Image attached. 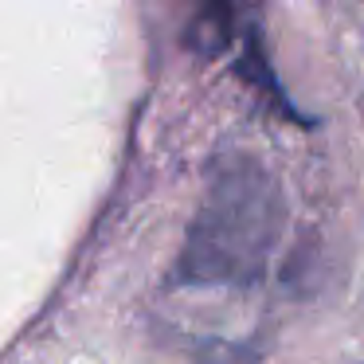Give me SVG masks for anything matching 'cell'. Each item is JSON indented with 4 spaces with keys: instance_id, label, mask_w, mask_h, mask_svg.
<instances>
[{
    "instance_id": "obj_1",
    "label": "cell",
    "mask_w": 364,
    "mask_h": 364,
    "mask_svg": "<svg viewBox=\"0 0 364 364\" xmlns=\"http://www.w3.org/2000/svg\"><path fill=\"white\" fill-rule=\"evenodd\" d=\"M286 228L278 181L251 153H220L173 267V286H255Z\"/></svg>"
},
{
    "instance_id": "obj_2",
    "label": "cell",
    "mask_w": 364,
    "mask_h": 364,
    "mask_svg": "<svg viewBox=\"0 0 364 364\" xmlns=\"http://www.w3.org/2000/svg\"><path fill=\"white\" fill-rule=\"evenodd\" d=\"M235 71H239V79L251 82V87L259 90L262 98H267V102H274V110H278V114H286L290 122H301V114L294 110L290 102H286V95H282V87H278L274 71H270V59H267V51H262L259 32H255V28L247 32V43H243V55H239Z\"/></svg>"
},
{
    "instance_id": "obj_3",
    "label": "cell",
    "mask_w": 364,
    "mask_h": 364,
    "mask_svg": "<svg viewBox=\"0 0 364 364\" xmlns=\"http://www.w3.org/2000/svg\"><path fill=\"white\" fill-rule=\"evenodd\" d=\"M235 40V9L228 4H212L196 16V24L188 28V43L200 51V55H215L228 43Z\"/></svg>"
}]
</instances>
